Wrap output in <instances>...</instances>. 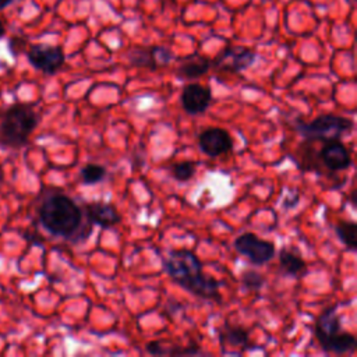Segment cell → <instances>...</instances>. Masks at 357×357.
<instances>
[{
    "mask_svg": "<svg viewBox=\"0 0 357 357\" xmlns=\"http://www.w3.org/2000/svg\"><path fill=\"white\" fill-rule=\"evenodd\" d=\"M165 272L185 291L205 300H220L222 282L202 271V262L190 250H172L162 261Z\"/></svg>",
    "mask_w": 357,
    "mask_h": 357,
    "instance_id": "1",
    "label": "cell"
},
{
    "mask_svg": "<svg viewBox=\"0 0 357 357\" xmlns=\"http://www.w3.org/2000/svg\"><path fill=\"white\" fill-rule=\"evenodd\" d=\"M39 220L50 234L73 238L82 226V209L68 195L53 192L42 201Z\"/></svg>",
    "mask_w": 357,
    "mask_h": 357,
    "instance_id": "2",
    "label": "cell"
},
{
    "mask_svg": "<svg viewBox=\"0 0 357 357\" xmlns=\"http://www.w3.org/2000/svg\"><path fill=\"white\" fill-rule=\"evenodd\" d=\"M39 114L28 103H14L0 117V146L18 149L26 145L39 124Z\"/></svg>",
    "mask_w": 357,
    "mask_h": 357,
    "instance_id": "3",
    "label": "cell"
},
{
    "mask_svg": "<svg viewBox=\"0 0 357 357\" xmlns=\"http://www.w3.org/2000/svg\"><path fill=\"white\" fill-rule=\"evenodd\" d=\"M337 305H329L321 311L314 325V335L325 353L347 354L354 351L357 340L354 335L343 331Z\"/></svg>",
    "mask_w": 357,
    "mask_h": 357,
    "instance_id": "4",
    "label": "cell"
},
{
    "mask_svg": "<svg viewBox=\"0 0 357 357\" xmlns=\"http://www.w3.org/2000/svg\"><path fill=\"white\" fill-rule=\"evenodd\" d=\"M297 132L304 137L307 141H328V139H340L344 134H349L354 124L353 120L339 114H321L312 121L297 120L294 124Z\"/></svg>",
    "mask_w": 357,
    "mask_h": 357,
    "instance_id": "5",
    "label": "cell"
},
{
    "mask_svg": "<svg viewBox=\"0 0 357 357\" xmlns=\"http://www.w3.org/2000/svg\"><path fill=\"white\" fill-rule=\"evenodd\" d=\"M233 247L238 254L245 257L252 265L257 266L268 264L276 252L275 244L272 241L259 238L251 231H245L236 237L233 241Z\"/></svg>",
    "mask_w": 357,
    "mask_h": 357,
    "instance_id": "6",
    "label": "cell"
},
{
    "mask_svg": "<svg viewBox=\"0 0 357 357\" xmlns=\"http://www.w3.org/2000/svg\"><path fill=\"white\" fill-rule=\"evenodd\" d=\"M26 57L33 68L46 75L56 74L66 61V54L60 46L46 43L31 45L26 50Z\"/></svg>",
    "mask_w": 357,
    "mask_h": 357,
    "instance_id": "7",
    "label": "cell"
},
{
    "mask_svg": "<svg viewBox=\"0 0 357 357\" xmlns=\"http://www.w3.org/2000/svg\"><path fill=\"white\" fill-rule=\"evenodd\" d=\"M257 60V53L244 46H226L213 60L211 67L222 71L241 73L251 67Z\"/></svg>",
    "mask_w": 357,
    "mask_h": 357,
    "instance_id": "8",
    "label": "cell"
},
{
    "mask_svg": "<svg viewBox=\"0 0 357 357\" xmlns=\"http://www.w3.org/2000/svg\"><path fill=\"white\" fill-rule=\"evenodd\" d=\"M198 146L209 158H218L233 149L230 134L220 127H208L198 134Z\"/></svg>",
    "mask_w": 357,
    "mask_h": 357,
    "instance_id": "9",
    "label": "cell"
},
{
    "mask_svg": "<svg viewBox=\"0 0 357 357\" xmlns=\"http://www.w3.org/2000/svg\"><path fill=\"white\" fill-rule=\"evenodd\" d=\"M317 158L331 172H342L351 166L350 151L340 139L324 141Z\"/></svg>",
    "mask_w": 357,
    "mask_h": 357,
    "instance_id": "10",
    "label": "cell"
},
{
    "mask_svg": "<svg viewBox=\"0 0 357 357\" xmlns=\"http://www.w3.org/2000/svg\"><path fill=\"white\" fill-rule=\"evenodd\" d=\"M180 100L185 113L191 116H198L211 106L212 93L208 86L198 82H190L184 85Z\"/></svg>",
    "mask_w": 357,
    "mask_h": 357,
    "instance_id": "11",
    "label": "cell"
},
{
    "mask_svg": "<svg viewBox=\"0 0 357 357\" xmlns=\"http://www.w3.org/2000/svg\"><path fill=\"white\" fill-rule=\"evenodd\" d=\"M127 57L130 63L135 67H146V68L155 70L169 64L174 56L167 47L152 46V47H135L130 50Z\"/></svg>",
    "mask_w": 357,
    "mask_h": 357,
    "instance_id": "12",
    "label": "cell"
},
{
    "mask_svg": "<svg viewBox=\"0 0 357 357\" xmlns=\"http://www.w3.org/2000/svg\"><path fill=\"white\" fill-rule=\"evenodd\" d=\"M85 218L89 225H98L102 229H109L121 220V216L116 206L109 202H89L84 204Z\"/></svg>",
    "mask_w": 357,
    "mask_h": 357,
    "instance_id": "13",
    "label": "cell"
},
{
    "mask_svg": "<svg viewBox=\"0 0 357 357\" xmlns=\"http://www.w3.org/2000/svg\"><path fill=\"white\" fill-rule=\"evenodd\" d=\"M211 60L198 53L180 59L176 75L181 79H194L205 75L211 70Z\"/></svg>",
    "mask_w": 357,
    "mask_h": 357,
    "instance_id": "14",
    "label": "cell"
},
{
    "mask_svg": "<svg viewBox=\"0 0 357 357\" xmlns=\"http://www.w3.org/2000/svg\"><path fill=\"white\" fill-rule=\"evenodd\" d=\"M146 351L152 356H190V354H201L202 350L197 343H191L188 346L169 344L162 340H151L145 346Z\"/></svg>",
    "mask_w": 357,
    "mask_h": 357,
    "instance_id": "15",
    "label": "cell"
},
{
    "mask_svg": "<svg viewBox=\"0 0 357 357\" xmlns=\"http://www.w3.org/2000/svg\"><path fill=\"white\" fill-rule=\"evenodd\" d=\"M219 343L222 349L226 346L247 349L250 346V333L245 328L231 325L226 321L219 329Z\"/></svg>",
    "mask_w": 357,
    "mask_h": 357,
    "instance_id": "16",
    "label": "cell"
},
{
    "mask_svg": "<svg viewBox=\"0 0 357 357\" xmlns=\"http://www.w3.org/2000/svg\"><path fill=\"white\" fill-rule=\"evenodd\" d=\"M279 264L282 271L293 278H300L307 272V264L303 257L293 248L283 247L279 251Z\"/></svg>",
    "mask_w": 357,
    "mask_h": 357,
    "instance_id": "17",
    "label": "cell"
},
{
    "mask_svg": "<svg viewBox=\"0 0 357 357\" xmlns=\"http://www.w3.org/2000/svg\"><path fill=\"white\" fill-rule=\"evenodd\" d=\"M335 233L347 250H350V251L356 250V247H357V223L356 222L340 220L335 226Z\"/></svg>",
    "mask_w": 357,
    "mask_h": 357,
    "instance_id": "18",
    "label": "cell"
},
{
    "mask_svg": "<svg viewBox=\"0 0 357 357\" xmlns=\"http://www.w3.org/2000/svg\"><path fill=\"white\" fill-rule=\"evenodd\" d=\"M107 172H106V167L102 166V165H98V163H86L81 172H79V177H81V181L84 184H88V185H92V184H98L100 181L105 180Z\"/></svg>",
    "mask_w": 357,
    "mask_h": 357,
    "instance_id": "19",
    "label": "cell"
},
{
    "mask_svg": "<svg viewBox=\"0 0 357 357\" xmlns=\"http://www.w3.org/2000/svg\"><path fill=\"white\" fill-rule=\"evenodd\" d=\"M197 173V163L192 160H183L172 167V174L177 181H190Z\"/></svg>",
    "mask_w": 357,
    "mask_h": 357,
    "instance_id": "20",
    "label": "cell"
},
{
    "mask_svg": "<svg viewBox=\"0 0 357 357\" xmlns=\"http://www.w3.org/2000/svg\"><path fill=\"white\" fill-rule=\"evenodd\" d=\"M241 282L247 290H259L265 284L264 276L255 269H247L241 275Z\"/></svg>",
    "mask_w": 357,
    "mask_h": 357,
    "instance_id": "21",
    "label": "cell"
},
{
    "mask_svg": "<svg viewBox=\"0 0 357 357\" xmlns=\"http://www.w3.org/2000/svg\"><path fill=\"white\" fill-rule=\"evenodd\" d=\"M26 46H28V42L25 38L22 36H11L8 39V52L17 57L18 54L24 53L26 50Z\"/></svg>",
    "mask_w": 357,
    "mask_h": 357,
    "instance_id": "22",
    "label": "cell"
},
{
    "mask_svg": "<svg viewBox=\"0 0 357 357\" xmlns=\"http://www.w3.org/2000/svg\"><path fill=\"white\" fill-rule=\"evenodd\" d=\"M13 1H14V0H0V10L6 8V7L10 6Z\"/></svg>",
    "mask_w": 357,
    "mask_h": 357,
    "instance_id": "23",
    "label": "cell"
},
{
    "mask_svg": "<svg viewBox=\"0 0 357 357\" xmlns=\"http://www.w3.org/2000/svg\"><path fill=\"white\" fill-rule=\"evenodd\" d=\"M4 35H6V26H4L3 21L0 20V39H1Z\"/></svg>",
    "mask_w": 357,
    "mask_h": 357,
    "instance_id": "24",
    "label": "cell"
},
{
    "mask_svg": "<svg viewBox=\"0 0 357 357\" xmlns=\"http://www.w3.org/2000/svg\"><path fill=\"white\" fill-rule=\"evenodd\" d=\"M4 181V172H3V169L0 167V184Z\"/></svg>",
    "mask_w": 357,
    "mask_h": 357,
    "instance_id": "25",
    "label": "cell"
},
{
    "mask_svg": "<svg viewBox=\"0 0 357 357\" xmlns=\"http://www.w3.org/2000/svg\"><path fill=\"white\" fill-rule=\"evenodd\" d=\"M1 114H3V110H1V109H0V117H1Z\"/></svg>",
    "mask_w": 357,
    "mask_h": 357,
    "instance_id": "26",
    "label": "cell"
}]
</instances>
